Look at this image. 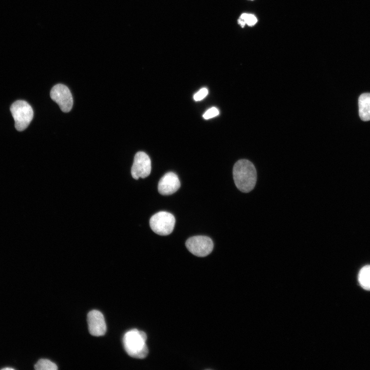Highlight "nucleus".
<instances>
[{
	"mask_svg": "<svg viewBox=\"0 0 370 370\" xmlns=\"http://www.w3.org/2000/svg\"><path fill=\"white\" fill-rule=\"evenodd\" d=\"M87 321L90 335L102 336L106 332V324L103 314L97 310H92L87 314Z\"/></svg>",
	"mask_w": 370,
	"mask_h": 370,
	"instance_id": "6e6552de",
	"label": "nucleus"
},
{
	"mask_svg": "<svg viewBox=\"0 0 370 370\" xmlns=\"http://www.w3.org/2000/svg\"><path fill=\"white\" fill-rule=\"evenodd\" d=\"M219 114L218 109L215 107H212L208 109L203 115V118L205 119H209L213 118Z\"/></svg>",
	"mask_w": 370,
	"mask_h": 370,
	"instance_id": "4468645a",
	"label": "nucleus"
},
{
	"mask_svg": "<svg viewBox=\"0 0 370 370\" xmlns=\"http://www.w3.org/2000/svg\"><path fill=\"white\" fill-rule=\"evenodd\" d=\"M233 176L236 187L241 192L248 193L254 188L257 179L256 171L249 160H238L233 166Z\"/></svg>",
	"mask_w": 370,
	"mask_h": 370,
	"instance_id": "f257e3e1",
	"label": "nucleus"
},
{
	"mask_svg": "<svg viewBox=\"0 0 370 370\" xmlns=\"http://www.w3.org/2000/svg\"><path fill=\"white\" fill-rule=\"evenodd\" d=\"M180 187V182L178 176L170 172L166 173L160 179L158 190L160 194L169 195L176 192Z\"/></svg>",
	"mask_w": 370,
	"mask_h": 370,
	"instance_id": "1a4fd4ad",
	"label": "nucleus"
},
{
	"mask_svg": "<svg viewBox=\"0 0 370 370\" xmlns=\"http://www.w3.org/2000/svg\"><path fill=\"white\" fill-rule=\"evenodd\" d=\"M50 97L60 106L62 111L69 112L73 105V98L69 88L64 84L54 85L50 91Z\"/></svg>",
	"mask_w": 370,
	"mask_h": 370,
	"instance_id": "423d86ee",
	"label": "nucleus"
},
{
	"mask_svg": "<svg viewBox=\"0 0 370 370\" xmlns=\"http://www.w3.org/2000/svg\"><path fill=\"white\" fill-rule=\"evenodd\" d=\"M208 94V90L206 88H202L196 94H194L193 98L196 101H200L205 98Z\"/></svg>",
	"mask_w": 370,
	"mask_h": 370,
	"instance_id": "2eb2a0df",
	"label": "nucleus"
},
{
	"mask_svg": "<svg viewBox=\"0 0 370 370\" xmlns=\"http://www.w3.org/2000/svg\"><path fill=\"white\" fill-rule=\"evenodd\" d=\"M36 370H57V365L50 360L46 359H40L34 365Z\"/></svg>",
	"mask_w": 370,
	"mask_h": 370,
	"instance_id": "f8f14e48",
	"label": "nucleus"
},
{
	"mask_svg": "<svg viewBox=\"0 0 370 370\" xmlns=\"http://www.w3.org/2000/svg\"><path fill=\"white\" fill-rule=\"evenodd\" d=\"M186 246L191 253L198 257L207 256L213 249L212 240L208 236L202 235L190 237L187 240Z\"/></svg>",
	"mask_w": 370,
	"mask_h": 370,
	"instance_id": "39448f33",
	"label": "nucleus"
},
{
	"mask_svg": "<svg viewBox=\"0 0 370 370\" xmlns=\"http://www.w3.org/2000/svg\"><path fill=\"white\" fill-rule=\"evenodd\" d=\"M358 280L363 289L370 290V265H366L361 269L358 275Z\"/></svg>",
	"mask_w": 370,
	"mask_h": 370,
	"instance_id": "9b49d317",
	"label": "nucleus"
},
{
	"mask_svg": "<svg viewBox=\"0 0 370 370\" xmlns=\"http://www.w3.org/2000/svg\"><path fill=\"white\" fill-rule=\"evenodd\" d=\"M175 218L173 214L160 211L153 215L150 219V226L155 233L160 235L171 234L174 228Z\"/></svg>",
	"mask_w": 370,
	"mask_h": 370,
	"instance_id": "20e7f679",
	"label": "nucleus"
},
{
	"mask_svg": "<svg viewBox=\"0 0 370 370\" xmlns=\"http://www.w3.org/2000/svg\"><path fill=\"white\" fill-rule=\"evenodd\" d=\"M257 22L256 17L252 14L243 13L238 20V23L243 28L247 24L249 26H254Z\"/></svg>",
	"mask_w": 370,
	"mask_h": 370,
	"instance_id": "ddd939ff",
	"label": "nucleus"
},
{
	"mask_svg": "<svg viewBox=\"0 0 370 370\" xmlns=\"http://www.w3.org/2000/svg\"><path fill=\"white\" fill-rule=\"evenodd\" d=\"M2 369H3V370H6V369H7V370H9V369L13 370L14 369H13V368H11V367H5V368H2Z\"/></svg>",
	"mask_w": 370,
	"mask_h": 370,
	"instance_id": "dca6fc26",
	"label": "nucleus"
},
{
	"mask_svg": "<svg viewBox=\"0 0 370 370\" xmlns=\"http://www.w3.org/2000/svg\"><path fill=\"white\" fill-rule=\"evenodd\" d=\"M10 109L15 128L18 131L25 130L33 119V111L31 106L25 101L17 100L12 103Z\"/></svg>",
	"mask_w": 370,
	"mask_h": 370,
	"instance_id": "7ed1b4c3",
	"label": "nucleus"
},
{
	"mask_svg": "<svg viewBox=\"0 0 370 370\" xmlns=\"http://www.w3.org/2000/svg\"><path fill=\"white\" fill-rule=\"evenodd\" d=\"M359 115L364 121L370 120V93L361 94L358 99Z\"/></svg>",
	"mask_w": 370,
	"mask_h": 370,
	"instance_id": "9d476101",
	"label": "nucleus"
},
{
	"mask_svg": "<svg viewBox=\"0 0 370 370\" xmlns=\"http://www.w3.org/2000/svg\"><path fill=\"white\" fill-rule=\"evenodd\" d=\"M146 339L147 336L144 332L137 329L130 330L123 337L124 348L131 357L143 359L149 353L146 344Z\"/></svg>",
	"mask_w": 370,
	"mask_h": 370,
	"instance_id": "f03ea898",
	"label": "nucleus"
},
{
	"mask_svg": "<svg viewBox=\"0 0 370 370\" xmlns=\"http://www.w3.org/2000/svg\"><path fill=\"white\" fill-rule=\"evenodd\" d=\"M151 171V161L149 156L143 152H137L134 159L131 169L132 177L138 179L147 177Z\"/></svg>",
	"mask_w": 370,
	"mask_h": 370,
	"instance_id": "0eeeda50",
	"label": "nucleus"
}]
</instances>
